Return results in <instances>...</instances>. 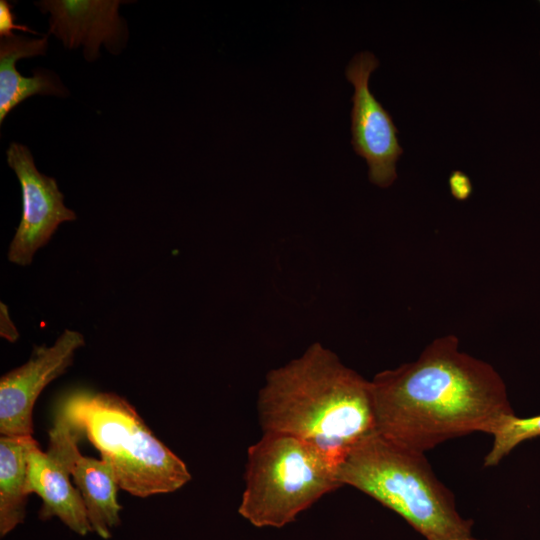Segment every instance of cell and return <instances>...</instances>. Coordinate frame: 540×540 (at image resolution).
Instances as JSON below:
<instances>
[{
    "mask_svg": "<svg viewBox=\"0 0 540 540\" xmlns=\"http://www.w3.org/2000/svg\"><path fill=\"white\" fill-rule=\"evenodd\" d=\"M1 336L10 342H15L19 336L9 318L7 307L3 303H1Z\"/></svg>",
    "mask_w": 540,
    "mask_h": 540,
    "instance_id": "obj_17",
    "label": "cell"
},
{
    "mask_svg": "<svg viewBox=\"0 0 540 540\" xmlns=\"http://www.w3.org/2000/svg\"><path fill=\"white\" fill-rule=\"evenodd\" d=\"M38 445L32 436L0 438V535L5 537L26 515L29 491V455Z\"/></svg>",
    "mask_w": 540,
    "mask_h": 540,
    "instance_id": "obj_13",
    "label": "cell"
},
{
    "mask_svg": "<svg viewBox=\"0 0 540 540\" xmlns=\"http://www.w3.org/2000/svg\"><path fill=\"white\" fill-rule=\"evenodd\" d=\"M48 37L31 39L23 36L1 38L0 41V123L18 104L32 95L66 96L67 90L57 76L37 69L32 77H23L16 70L18 59L44 55Z\"/></svg>",
    "mask_w": 540,
    "mask_h": 540,
    "instance_id": "obj_11",
    "label": "cell"
},
{
    "mask_svg": "<svg viewBox=\"0 0 540 540\" xmlns=\"http://www.w3.org/2000/svg\"><path fill=\"white\" fill-rule=\"evenodd\" d=\"M83 335L66 329L55 343L36 346L30 359L0 379L1 436H32L33 408L43 389L72 365Z\"/></svg>",
    "mask_w": 540,
    "mask_h": 540,
    "instance_id": "obj_9",
    "label": "cell"
},
{
    "mask_svg": "<svg viewBox=\"0 0 540 540\" xmlns=\"http://www.w3.org/2000/svg\"><path fill=\"white\" fill-rule=\"evenodd\" d=\"M539 3H540V1H539Z\"/></svg>",
    "mask_w": 540,
    "mask_h": 540,
    "instance_id": "obj_19",
    "label": "cell"
},
{
    "mask_svg": "<svg viewBox=\"0 0 540 540\" xmlns=\"http://www.w3.org/2000/svg\"><path fill=\"white\" fill-rule=\"evenodd\" d=\"M85 431L62 398L49 430V445H39L29 455V491L42 499L39 519H60L73 532L85 536L92 532L80 492L71 483L72 471L81 455L78 444Z\"/></svg>",
    "mask_w": 540,
    "mask_h": 540,
    "instance_id": "obj_6",
    "label": "cell"
},
{
    "mask_svg": "<svg viewBox=\"0 0 540 540\" xmlns=\"http://www.w3.org/2000/svg\"><path fill=\"white\" fill-rule=\"evenodd\" d=\"M493 443L484 459V466H496L520 443L540 436V415L518 417L515 413L502 416L491 433Z\"/></svg>",
    "mask_w": 540,
    "mask_h": 540,
    "instance_id": "obj_14",
    "label": "cell"
},
{
    "mask_svg": "<svg viewBox=\"0 0 540 540\" xmlns=\"http://www.w3.org/2000/svg\"><path fill=\"white\" fill-rule=\"evenodd\" d=\"M61 398L101 459L111 466L120 489L145 498L174 492L191 480L186 464L152 433L125 398L86 389Z\"/></svg>",
    "mask_w": 540,
    "mask_h": 540,
    "instance_id": "obj_4",
    "label": "cell"
},
{
    "mask_svg": "<svg viewBox=\"0 0 540 540\" xmlns=\"http://www.w3.org/2000/svg\"><path fill=\"white\" fill-rule=\"evenodd\" d=\"M6 154L8 165L17 175L22 191V217L10 244L8 259L26 266L31 264L36 251L50 240L61 223L74 221L77 216L65 207L64 196L56 180L37 170L26 146L13 142Z\"/></svg>",
    "mask_w": 540,
    "mask_h": 540,
    "instance_id": "obj_8",
    "label": "cell"
},
{
    "mask_svg": "<svg viewBox=\"0 0 540 540\" xmlns=\"http://www.w3.org/2000/svg\"><path fill=\"white\" fill-rule=\"evenodd\" d=\"M336 465L295 437L263 433L248 448L238 513L255 527L281 528L341 487Z\"/></svg>",
    "mask_w": 540,
    "mask_h": 540,
    "instance_id": "obj_5",
    "label": "cell"
},
{
    "mask_svg": "<svg viewBox=\"0 0 540 540\" xmlns=\"http://www.w3.org/2000/svg\"><path fill=\"white\" fill-rule=\"evenodd\" d=\"M13 5L6 0L0 1V36L1 38L13 37V30H20L37 34L36 31L25 25L15 24V15L12 12Z\"/></svg>",
    "mask_w": 540,
    "mask_h": 540,
    "instance_id": "obj_15",
    "label": "cell"
},
{
    "mask_svg": "<svg viewBox=\"0 0 540 540\" xmlns=\"http://www.w3.org/2000/svg\"><path fill=\"white\" fill-rule=\"evenodd\" d=\"M455 540H477V539H474L471 536H468V537H465V538H460V539H455Z\"/></svg>",
    "mask_w": 540,
    "mask_h": 540,
    "instance_id": "obj_18",
    "label": "cell"
},
{
    "mask_svg": "<svg viewBox=\"0 0 540 540\" xmlns=\"http://www.w3.org/2000/svg\"><path fill=\"white\" fill-rule=\"evenodd\" d=\"M370 386L376 432L423 453L469 433L490 434L514 413L501 376L461 351L455 335L435 339L413 362L377 373Z\"/></svg>",
    "mask_w": 540,
    "mask_h": 540,
    "instance_id": "obj_1",
    "label": "cell"
},
{
    "mask_svg": "<svg viewBox=\"0 0 540 540\" xmlns=\"http://www.w3.org/2000/svg\"><path fill=\"white\" fill-rule=\"evenodd\" d=\"M341 486L349 485L400 515L427 540L471 536L453 493L435 476L423 452L376 431L355 444L337 465Z\"/></svg>",
    "mask_w": 540,
    "mask_h": 540,
    "instance_id": "obj_3",
    "label": "cell"
},
{
    "mask_svg": "<svg viewBox=\"0 0 540 540\" xmlns=\"http://www.w3.org/2000/svg\"><path fill=\"white\" fill-rule=\"evenodd\" d=\"M257 410L263 433L305 441L336 467L376 431L370 381L319 342L268 372Z\"/></svg>",
    "mask_w": 540,
    "mask_h": 540,
    "instance_id": "obj_2",
    "label": "cell"
},
{
    "mask_svg": "<svg viewBox=\"0 0 540 540\" xmlns=\"http://www.w3.org/2000/svg\"><path fill=\"white\" fill-rule=\"evenodd\" d=\"M448 183L452 196L459 201L468 199L472 194L471 180L460 170L452 171Z\"/></svg>",
    "mask_w": 540,
    "mask_h": 540,
    "instance_id": "obj_16",
    "label": "cell"
},
{
    "mask_svg": "<svg viewBox=\"0 0 540 540\" xmlns=\"http://www.w3.org/2000/svg\"><path fill=\"white\" fill-rule=\"evenodd\" d=\"M379 61L371 52L358 53L346 68V78L354 86L351 110V144L369 166V180L389 187L397 178L396 163L403 153L398 130L391 115L369 89L371 73Z\"/></svg>",
    "mask_w": 540,
    "mask_h": 540,
    "instance_id": "obj_7",
    "label": "cell"
},
{
    "mask_svg": "<svg viewBox=\"0 0 540 540\" xmlns=\"http://www.w3.org/2000/svg\"><path fill=\"white\" fill-rule=\"evenodd\" d=\"M120 1H42L43 13L50 12V32L68 48L85 46V56H99L101 43L114 45L123 31L117 8Z\"/></svg>",
    "mask_w": 540,
    "mask_h": 540,
    "instance_id": "obj_10",
    "label": "cell"
},
{
    "mask_svg": "<svg viewBox=\"0 0 540 540\" xmlns=\"http://www.w3.org/2000/svg\"><path fill=\"white\" fill-rule=\"evenodd\" d=\"M72 479L80 492L92 532L109 539L112 529L120 525L122 509L117 500L119 485L111 466L103 459L81 454Z\"/></svg>",
    "mask_w": 540,
    "mask_h": 540,
    "instance_id": "obj_12",
    "label": "cell"
}]
</instances>
